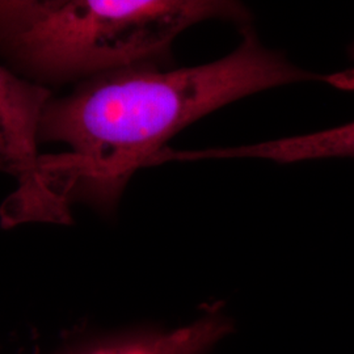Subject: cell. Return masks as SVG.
I'll list each match as a JSON object with an SVG mask.
<instances>
[{"label": "cell", "instance_id": "8992f818", "mask_svg": "<svg viewBox=\"0 0 354 354\" xmlns=\"http://www.w3.org/2000/svg\"><path fill=\"white\" fill-rule=\"evenodd\" d=\"M351 54L354 59V44L351 49ZM329 82L340 88L354 89V71H344L340 74L332 75L329 77Z\"/></svg>", "mask_w": 354, "mask_h": 354}, {"label": "cell", "instance_id": "6da1fadb", "mask_svg": "<svg viewBox=\"0 0 354 354\" xmlns=\"http://www.w3.org/2000/svg\"><path fill=\"white\" fill-rule=\"evenodd\" d=\"M241 45L210 64L163 68L131 66L82 82L50 99L39 142L64 143L42 153L29 223H70L75 203L114 206L129 180L153 165L165 143L192 122L253 93L319 76L264 48L244 29Z\"/></svg>", "mask_w": 354, "mask_h": 354}, {"label": "cell", "instance_id": "7a4b0ae2", "mask_svg": "<svg viewBox=\"0 0 354 354\" xmlns=\"http://www.w3.org/2000/svg\"><path fill=\"white\" fill-rule=\"evenodd\" d=\"M212 19L244 21L215 0H0V54L33 83L92 77L159 62L175 38Z\"/></svg>", "mask_w": 354, "mask_h": 354}, {"label": "cell", "instance_id": "5b68a950", "mask_svg": "<svg viewBox=\"0 0 354 354\" xmlns=\"http://www.w3.org/2000/svg\"><path fill=\"white\" fill-rule=\"evenodd\" d=\"M225 333L218 319H203L175 332L97 348L84 354H198Z\"/></svg>", "mask_w": 354, "mask_h": 354}, {"label": "cell", "instance_id": "3957f363", "mask_svg": "<svg viewBox=\"0 0 354 354\" xmlns=\"http://www.w3.org/2000/svg\"><path fill=\"white\" fill-rule=\"evenodd\" d=\"M51 93L0 66V169L15 177L17 188L0 207V225L28 223L38 190L39 127Z\"/></svg>", "mask_w": 354, "mask_h": 354}, {"label": "cell", "instance_id": "277c9868", "mask_svg": "<svg viewBox=\"0 0 354 354\" xmlns=\"http://www.w3.org/2000/svg\"><path fill=\"white\" fill-rule=\"evenodd\" d=\"M221 155L223 159L253 158L274 160L279 163L330 158L354 159V121L342 127L298 137L226 147Z\"/></svg>", "mask_w": 354, "mask_h": 354}]
</instances>
